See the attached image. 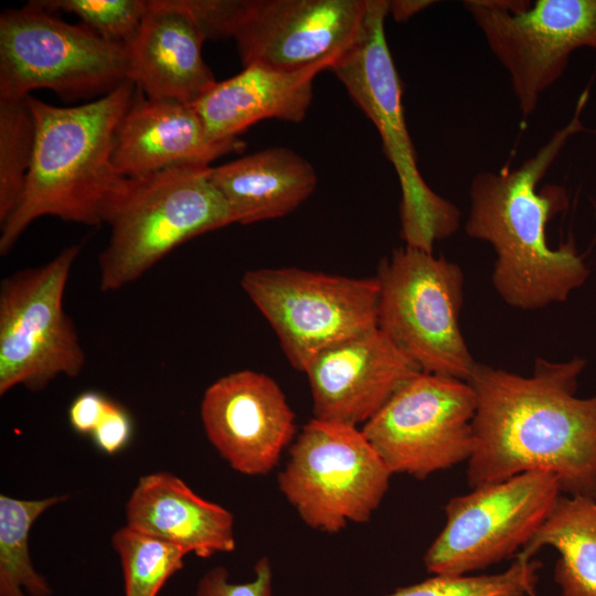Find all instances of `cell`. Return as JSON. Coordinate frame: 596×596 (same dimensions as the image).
<instances>
[{
    "mask_svg": "<svg viewBox=\"0 0 596 596\" xmlns=\"http://www.w3.org/2000/svg\"><path fill=\"white\" fill-rule=\"evenodd\" d=\"M330 66L319 63L298 71H280L249 64L233 77L216 82L193 107L215 141L238 138L264 119L299 123L311 104L315 77Z\"/></svg>",
    "mask_w": 596,
    "mask_h": 596,
    "instance_id": "obj_20",
    "label": "cell"
},
{
    "mask_svg": "<svg viewBox=\"0 0 596 596\" xmlns=\"http://www.w3.org/2000/svg\"><path fill=\"white\" fill-rule=\"evenodd\" d=\"M462 6L509 74L524 118L563 75L573 52L596 51V0H466Z\"/></svg>",
    "mask_w": 596,
    "mask_h": 596,
    "instance_id": "obj_11",
    "label": "cell"
},
{
    "mask_svg": "<svg viewBox=\"0 0 596 596\" xmlns=\"http://www.w3.org/2000/svg\"><path fill=\"white\" fill-rule=\"evenodd\" d=\"M206 41L181 0H148L129 45L128 79L149 98L193 105L216 83L202 56Z\"/></svg>",
    "mask_w": 596,
    "mask_h": 596,
    "instance_id": "obj_18",
    "label": "cell"
},
{
    "mask_svg": "<svg viewBox=\"0 0 596 596\" xmlns=\"http://www.w3.org/2000/svg\"><path fill=\"white\" fill-rule=\"evenodd\" d=\"M200 414L209 441L232 469L245 476L273 471L296 435L295 414L280 386L252 370L212 383Z\"/></svg>",
    "mask_w": 596,
    "mask_h": 596,
    "instance_id": "obj_15",
    "label": "cell"
},
{
    "mask_svg": "<svg viewBox=\"0 0 596 596\" xmlns=\"http://www.w3.org/2000/svg\"><path fill=\"white\" fill-rule=\"evenodd\" d=\"M555 549L554 579L563 596H596V500L561 496L552 513L515 555Z\"/></svg>",
    "mask_w": 596,
    "mask_h": 596,
    "instance_id": "obj_22",
    "label": "cell"
},
{
    "mask_svg": "<svg viewBox=\"0 0 596 596\" xmlns=\"http://www.w3.org/2000/svg\"><path fill=\"white\" fill-rule=\"evenodd\" d=\"M586 363L536 358L530 376L477 363L470 488L545 471L562 493L596 500V394L576 396Z\"/></svg>",
    "mask_w": 596,
    "mask_h": 596,
    "instance_id": "obj_1",
    "label": "cell"
},
{
    "mask_svg": "<svg viewBox=\"0 0 596 596\" xmlns=\"http://www.w3.org/2000/svg\"><path fill=\"white\" fill-rule=\"evenodd\" d=\"M379 328L425 373L469 381L475 361L460 329L464 273L404 246L381 262Z\"/></svg>",
    "mask_w": 596,
    "mask_h": 596,
    "instance_id": "obj_7",
    "label": "cell"
},
{
    "mask_svg": "<svg viewBox=\"0 0 596 596\" xmlns=\"http://www.w3.org/2000/svg\"><path fill=\"white\" fill-rule=\"evenodd\" d=\"M366 6L368 0H252L233 39L244 66L332 65L358 35Z\"/></svg>",
    "mask_w": 596,
    "mask_h": 596,
    "instance_id": "obj_14",
    "label": "cell"
},
{
    "mask_svg": "<svg viewBox=\"0 0 596 596\" xmlns=\"http://www.w3.org/2000/svg\"><path fill=\"white\" fill-rule=\"evenodd\" d=\"M210 179L241 224L289 214L313 193L318 180L310 162L285 147L212 167Z\"/></svg>",
    "mask_w": 596,
    "mask_h": 596,
    "instance_id": "obj_21",
    "label": "cell"
},
{
    "mask_svg": "<svg viewBox=\"0 0 596 596\" xmlns=\"http://www.w3.org/2000/svg\"><path fill=\"white\" fill-rule=\"evenodd\" d=\"M82 245L50 262L18 270L0 285V395L21 385L40 391L65 375L76 377L86 355L64 310L68 277Z\"/></svg>",
    "mask_w": 596,
    "mask_h": 596,
    "instance_id": "obj_9",
    "label": "cell"
},
{
    "mask_svg": "<svg viewBox=\"0 0 596 596\" xmlns=\"http://www.w3.org/2000/svg\"><path fill=\"white\" fill-rule=\"evenodd\" d=\"M419 372L379 326L360 332L324 349L306 368L313 417L363 426Z\"/></svg>",
    "mask_w": 596,
    "mask_h": 596,
    "instance_id": "obj_16",
    "label": "cell"
},
{
    "mask_svg": "<svg viewBox=\"0 0 596 596\" xmlns=\"http://www.w3.org/2000/svg\"><path fill=\"white\" fill-rule=\"evenodd\" d=\"M66 494L39 500L0 496V596H52L46 578L33 566L29 534L36 519Z\"/></svg>",
    "mask_w": 596,
    "mask_h": 596,
    "instance_id": "obj_23",
    "label": "cell"
},
{
    "mask_svg": "<svg viewBox=\"0 0 596 596\" xmlns=\"http://www.w3.org/2000/svg\"><path fill=\"white\" fill-rule=\"evenodd\" d=\"M433 3L434 1L429 0H392L387 1L389 14L396 22H406Z\"/></svg>",
    "mask_w": 596,
    "mask_h": 596,
    "instance_id": "obj_32",
    "label": "cell"
},
{
    "mask_svg": "<svg viewBox=\"0 0 596 596\" xmlns=\"http://www.w3.org/2000/svg\"><path fill=\"white\" fill-rule=\"evenodd\" d=\"M127 81L126 46L84 23H67L35 1L1 13L0 99L39 88L68 100L99 98Z\"/></svg>",
    "mask_w": 596,
    "mask_h": 596,
    "instance_id": "obj_6",
    "label": "cell"
},
{
    "mask_svg": "<svg viewBox=\"0 0 596 596\" xmlns=\"http://www.w3.org/2000/svg\"><path fill=\"white\" fill-rule=\"evenodd\" d=\"M136 91L127 81L73 107L28 96L35 125L33 157L21 200L1 224V255L42 216L89 226L103 223L109 201L126 179L113 163L114 140Z\"/></svg>",
    "mask_w": 596,
    "mask_h": 596,
    "instance_id": "obj_3",
    "label": "cell"
},
{
    "mask_svg": "<svg viewBox=\"0 0 596 596\" xmlns=\"http://www.w3.org/2000/svg\"><path fill=\"white\" fill-rule=\"evenodd\" d=\"M242 288L276 332L290 364L305 372L324 349L377 327V277L299 268L246 272Z\"/></svg>",
    "mask_w": 596,
    "mask_h": 596,
    "instance_id": "obj_10",
    "label": "cell"
},
{
    "mask_svg": "<svg viewBox=\"0 0 596 596\" xmlns=\"http://www.w3.org/2000/svg\"><path fill=\"white\" fill-rule=\"evenodd\" d=\"M387 0H368L352 44L330 66L351 98L377 129L401 187V237L405 246L433 253L437 241L454 235L461 212L425 182L407 130L401 79L386 35Z\"/></svg>",
    "mask_w": 596,
    "mask_h": 596,
    "instance_id": "obj_5",
    "label": "cell"
},
{
    "mask_svg": "<svg viewBox=\"0 0 596 596\" xmlns=\"http://www.w3.org/2000/svg\"><path fill=\"white\" fill-rule=\"evenodd\" d=\"M35 139L32 111L24 99H0V225L18 206L30 170Z\"/></svg>",
    "mask_w": 596,
    "mask_h": 596,
    "instance_id": "obj_25",
    "label": "cell"
},
{
    "mask_svg": "<svg viewBox=\"0 0 596 596\" xmlns=\"http://www.w3.org/2000/svg\"><path fill=\"white\" fill-rule=\"evenodd\" d=\"M111 545L121 563L124 596H158L188 555L179 546L128 525L114 533Z\"/></svg>",
    "mask_w": 596,
    "mask_h": 596,
    "instance_id": "obj_24",
    "label": "cell"
},
{
    "mask_svg": "<svg viewBox=\"0 0 596 596\" xmlns=\"http://www.w3.org/2000/svg\"><path fill=\"white\" fill-rule=\"evenodd\" d=\"M132 434V422L126 409L109 401L92 437L103 453L114 455L124 449Z\"/></svg>",
    "mask_w": 596,
    "mask_h": 596,
    "instance_id": "obj_30",
    "label": "cell"
},
{
    "mask_svg": "<svg viewBox=\"0 0 596 596\" xmlns=\"http://www.w3.org/2000/svg\"><path fill=\"white\" fill-rule=\"evenodd\" d=\"M52 11L78 17L107 41L127 46L137 35L148 10V0H35Z\"/></svg>",
    "mask_w": 596,
    "mask_h": 596,
    "instance_id": "obj_27",
    "label": "cell"
},
{
    "mask_svg": "<svg viewBox=\"0 0 596 596\" xmlns=\"http://www.w3.org/2000/svg\"><path fill=\"white\" fill-rule=\"evenodd\" d=\"M392 475L362 428L313 417L290 445L277 485L306 525L333 534L370 521Z\"/></svg>",
    "mask_w": 596,
    "mask_h": 596,
    "instance_id": "obj_8",
    "label": "cell"
},
{
    "mask_svg": "<svg viewBox=\"0 0 596 596\" xmlns=\"http://www.w3.org/2000/svg\"><path fill=\"white\" fill-rule=\"evenodd\" d=\"M542 563L515 556L504 572L491 575L433 577L385 596H535Z\"/></svg>",
    "mask_w": 596,
    "mask_h": 596,
    "instance_id": "obj_26",
    "label": "cell"
},
{
    "mask_svg": "<svg viewBox=\"0 0 596 596\" xmlns=\"http://www.w3.org/2000/svg\"><path fill=\"white\" fill-rule=\"evenodd\" d=\"M585 88L571 119L520 167L477 173L469 189L466 234L496 253L491 281L510 307L536 310L564 302L583 286L590 270L573 242L551 247L547 224L567 209L564 187L540 182L570 139L584 131Z\"/></svg>",
    "mask_w": 596,
    "mask_h": 596,
    "instance_id": "obj_2",
    "label": "cell"
},
{
    "mask_svg": "<svg viewBox=\"0 0 596 596\" xmlns=\"http://www.w3.org/2000/svg\"><path fill=\"white\" fill-rule=\"evenodd\" d=\"M211 168L179 166L125 179L104 213L110 236L98 258L102 291L121 289L183 243L235 223Z\"/></svg>",
    "mask_w": 596,
    "mask_h": 596,
    "instance_id": "obj_4",
    "label": "cell"
},
{
    "mask_svg": "<svg viewBox=\"0 0 596 596\" xmlns=\"http://www.w3.org/2000/svg\"><path fill=\"white\" fill-rule=\"evenodd\" d=\"M109 400L95 391L78 394L70 405L68 421L72 428L83 435H92L102 419Z\"/></svg>",
    "mask_w": 596,
    "mask_h": 596,
    "instance_id": "obj_31",
    "label": "cell"
},
{
    "mask_svg": "<svg viewBox=\"0 0 596 596\" xmlns=\"http://www.w3.org/2000/svg\"><path fill=\"white\" fill-rule=\"evenodd\" d=\"M205 40L234 38L252 0H181Z\"/></svg>",
    "mask_w": 596,
    "mask_h": 596,
    "instance_id": "obj_28",
    "label": "cell"
},
{
    "mask_svg": "<svg viewBox=\"0 0 596 596\" xmlns=\"http://www.w3.org/2000/svg\"><path fill=\"white\" fill-rule=\"evenodd\" d=\"M561 493L552 473L528 471L451 498L445 526L424 555L426 570L462 576L511 557L546 521Z\"/></svg>",
    "mask_w": 596,
    "mask_h": 596,
    "instance_id": "obj_12",
    "label": "cell"
},
{
    "mask_svg": "<svg viewBox=\"0 0 596 596\" xmlns=\"http://www.w3.org/2000/svg\"><path fill=\"white\" fill-rule=\"evenodd\" d=\"M476 411L469 382L419 372L361 428L392 473L425 479L469 460Z\"/></svg>",
    "mask_w": 596,
    "mask_h": 596,
    "instance_id": "obj_13",
    "label": "cell"
},
{
    "mask_svg": "<svg viewBox=\"0 0 596 596\" xmlns=\"http://www.w3.org/2000/svg\"><path fill=\"white\" fill-rule=\"evenodd\" d=\"M244 147L240 138L213 140L193 105L149 98L137 88L115 132L113 163L130 178L179 166H210Z\"/></svg>",
    "mask_w": 596,
    "mask_h": 596,
    "instance_id": "obj_17",
    "label": "cell"
},
{
    "mask_svg": "<svg viewBox=\"0 0 596 596\" xmlns=\"http://www.w3.org/2000/svg\"><path fill=\"white\" fill-rule=\"evenodd\" d=\"M195 596H273V568L268 557H260L254 566V577L245 583H234L228 571L215 566L198 582Z\"/></svg>",
    "mask_w": 596,
    "mask_h": 596,
    "instance_id": "obj_29",
    "label": "cell"
},
{
    "mask_svg": "<svg viewBox=\"0 0 596 596\" xmlns=\"http://www.w3.org/2000/svg\"><path fill=\"white\" fill-rule=\"evenodd\" d=\"M127 525L209 558L236 547L234 515L167 471L139 478L126 503Z\"/></svg>",
    "mask_w": 596,
    "mask_h": 596,
    "instance_id": "obj_19",
    "label": "cell"
}]
</instances>
